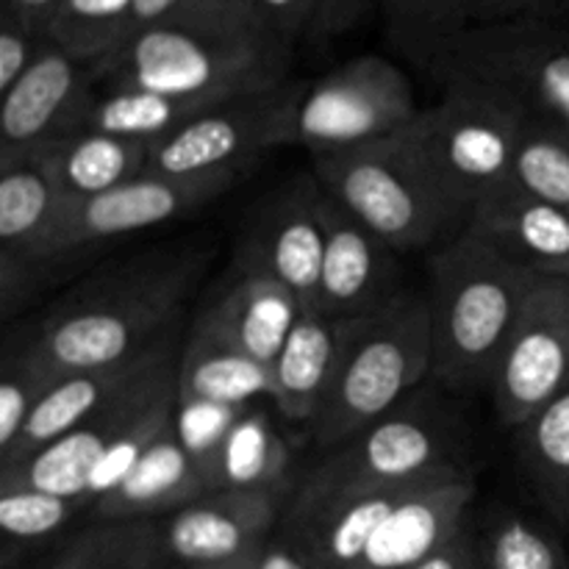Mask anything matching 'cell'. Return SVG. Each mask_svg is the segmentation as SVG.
<instances>
[{
  "mask_svg": "<svg viewBox=\"0 0 569 569\" xmlns=\"http://www.w3.org/2000/svg\"><path fill=\"white\" fill-rule=\"evenodd\" d=\"M256 559V556H253ZM253 559L250 561H237V565H222V567H206V569H253Z\"/></svg>",
  "mask_w": 569,
  "mask_h": 569,
  "instance_id": "47",
  "label": "cell"
},
{
  "mask_svg": "<svg viewBox=\"0 0 569 569\" xmlns=\"http://www.w3.org/2000/svg\"><path fill=\"white\" fill-rule=\"evenodd\" d=\"M465 231L520 270L569 278V209L515 181L483 194L467 214Z\"/></svg>",
  "mask_w": 569,
  "mask_h": 569,
  "instance_id": "19",
  "label": "cell"
},
{
  "mask_svg": "<svg viewBox=\"0 0 569 569\" xmlns=\"http://www.w3.org/2000/svg\"><path fill=\"white\" fill-rule=\"evenodd\" d=\"M178 356L181 353L161 361L126 392L117 395L109 406H103L98 415L50 442L48 448L37 450L20 465L3 467L0 483H17V487L39 489L59 498L87 500L89 481L100 461L111 453V448L122 442L153 411L178 400Z\"/></svg>",
  "mask_w": 569,
  "mask_h": 569,
  "instance_id": "12",
  "label": "cell"
},
{
  "mask_svg": "<svg viewBox=\"0 0 569 569\" xmlns=\"http://www.w3.org/2000/svg\"><path fill=\"white\" fill-rule=\"evenodd\" d=\"M209 492V478L187 453L176 426H170L122 478L120 487L92 506V520H164Z\"/></svg>",
  "mask_w": 569,
  "mask_h": 569,
  "instance_id": "25",
  "label": "cell"
},
{
  "mask_svg": "<svg viewBox=\"0 0 569 569\" xmlns=\"http://www.w3.org/2000/svg\"><path fill=\"white\" fill-rule=\"evenodd\" d=\"M50 44V33L0 9V92L20 81Z\"/></svg>",
  "mask_w": 569,
  "mask_h": 569,
  "instance_id": "39",
  "label": "cell"
},
{
  "mask_svg": "<svg viewBox=\"0 0 569 569\" xmlns=\"http://www.w3.org/2000/svg\"><path fill=\"white\" fill-rule=\"evenodd\" d=\"M192 3H198V0H133V33L167 20V17L176 14L178 9Z\"/></svg>",
  "mask_w": 569,
  "mask_h": 569,
  "instance_id": "46",
  "label": "cell"
},
{
  "mask_svg": "<svg viewBox=\"0 0 569 569\" xmlns=\"http://www.w3.org/2000/svg\"><path fill=\"white\" fill-rule=\"evenodd\" d=\"M39 569H167L161 520H92Z\"/></svg>",
  "mask_w": 569,
  "mask_h": 569,
  "instance_id": "30",
  "label": "cell"
},
{
  "mask_svg": "<svg viewBox=\"0 0 569 569\" xmlns=\"http://www.w3.org/2000/svg\"><path fill=\"white\" fill-rule=\"evenodd\" d=\"M209 264L200 248L150 250L81 283L28 348L59 376L122 365L176 333L183 303Z\"/></svg>",
  "mask_w": 569,
  "mask_h": 569,
  "instance_id": "2",
  "label": "cell"
},
{
  "mask_svg": "<svg viewBox=\"0 0 569 569\" xmlns=\"http://www.w3.org/2000/svg\"><path fill=\"white\" fill-rule=\"evenodd\" d=\"M61 198L33 161L0 170V287L3 309L26 292L33 270L44 267V248L59 217Z\"/></svg>",
  "mask_w": 569,
  "mask_h": 569,
  "instance_id": "23",
  "label": "cell"
},
{
  "mask_svg": "<svg viewBox=\"0 0 569 569\" xmlns=\"http://www.w3.org/2000/svg\"><path fill=\"white\" fill-rule=\"evenodd\" d=\"M211 489L283 492L292 489V448L270 415L256 406L239 415L209 470Z\"/></svg>",
  "mask_w": 569,
  "mask_h": 569,
  "instance_id": "28",
  "label": "cell"
},
{
  "mask_svg": "<svg viewBox=\"0 0 569 569\" xmlns=\"http://www.w3.org/2000/svg\"><path fill=\"white\" fill-rule=\"evenodd\" d=\"M431 309L422 295L400 292L383 309L353 320L331 392L309 437L320 448L348 445L431 376Z\"/></svg>",
  "mask_w": 569,
  "mask_h": 569,
  "instance_id": "5",
  "label": "cell"
},
{
  "mask_svg": "<svg viewBox=\"0 0 569 569\" xmlns=\"http://www.w3.org/2000/svg\"><path fill=\"white\" fill-rule=\"evenodd\" d=\"M483 569H569V553L515 511H495L476 531Z\"/></svg>",
  "mask_w": 569,
  "mask_h": 569,
  "instance_id": "35",
  "label": "cell"
},
{
  "mask_svg": "<svg viewBox=\"0 0 569 569\" xmlns=\"http://www.w3.org/2000/svg\"><path fill=\"white\" fill-rule=\"evenodd\" d=\"M569 383V278L533 276L492 381L500 420L520 428Z\"/></svg>",
  "mask_w": 569,
  "mask_h": 569,
  "instance_id": "13",
  "label": "cell"
},
{
  "mask_svg": "<svg viewBox=\"0 0 569 569\" xmlns=\"http://www.w3.org/2000/svg\"><path fill=\"white\" fill-rule=\"evenodd\" d=\"M511 181L537 198L569 209V137L553 128L526 126Z\"/></svg>",
  "mask_w": 569,
  "mask_h": 569,
  "instance_id": "37",
  "label": "cell"
},
{
  "mask_svg": "<svg viewBox=\"0 0 569 569\" xmlns=\"http://www.w3.org/2000/svg\"><path fill=\"white\" fill-rule=\"evenodd\" d=\"M422 483L381 487L342 476L320 461L295 483L278 531L300 545L320 569H353L395 506Z\"/></svg>",
  "mask_w": 569,
  "mask_h": 569,
  "instance_id": "11",
  "label": "cell"
},
{
  "mask_svg": "<svg viewBox=\"0 0 569 569\" xmlns=\"http://www.w3.org/2000/svg\"><path fill=\"white\" fill-rule=\"evenodd\" d=\"M426 72L442 89L492 100L522 126L553 128L569 137L567 17L470 26L433 56Z\"/></svg>",
  "mask_w": 569,
  "mask_h": 569,
  "instance_id": "4",
  "label": "cell"
},
{
  "mask_svg": "<svg viewBox=\"0 0 569 569\" xmlns=\"http://www.w3.org/2000/svg\"><path fill=\"white\" fill-rule=\"evenodd\" d=\"M378 9L392 48L422 70L450 39L470 28L467 0H378Z\"/></svg>",
  "mask_w": 569,
  "mask_h": 569,
  "instance_id": "33",
  "label": "cell"
},
{
  "mask_svg": "<svg viewBox=\"0 0 569 569\" xmlns=\"http://www.w3.org/2000/svg\"><path fill=\"white\" fill-rule=\"evenodd\" d=\"M133 37V0H61L50 42L67 56L100 67Z\"/></svg>",
  "mask_w": 569,
  "mask_h": 569,
  "instance_id": "32",
  "label": "cell"
},
{
  "mask_svg": "<svg viewBox=\"0 0 569 569\" xmlns=\"http://www.w3.org/2000/svg\"><path fill=\"white\" fill-rule=\"evenodd\" d=\"M317 194L320 187L315 178H300L292 187L276 192L250 217L237 244V261L278 278L298 295L306 311H315L317 306L326 256Z\"/></svg>",
  "mask_w": 569,
  "mask_h": 569,
  "instance_id": "17",
  "label": "cell"
},
{
  "mask_svg": "<svg viewBox=\"0 0 569 569\" xmlns=\"http://www.w3.org/2000/svg\"><path fill=\"white\" fill-rule=\"evenodd\" d=\"M476 483L461 467L442 472L400 500L353 569H417L467 526Z\"/></svg>",
  "mask_w": 569,
  "mask_h": 569,
  "instance_id": "20",
  "label": "cell"
},
{
  "mask_svg": "<svg viewBox=\"0 0 569 569\" xmlns=\"http://www.w3.org/2000/svg\"><path fill=\"white\" fill-rule=\"evenodd\" d=\"M306 81H292L267 92L222 100L159 139L150 148L148 172L156 176H209V172L253 167L270 150L295 144V111Z\"/></svg>",
  "mask_w": 569,
  "mask_h": 569,
  "instance_id": "9",
  "label": "cell"
},
{
  "mask_svg": "<svg viewBox=\"0 0 569 569\" xmlns=\"http://www.w3.org/2000/svg\"><path fill=\"white\" fill-rule=\"evenodd\" d=\"M569 0H467L470 26L515 20H565Z\"/></svg>",
  "mask_w": 569,
  "mask_h": 569,
  "instance_id": "40",
  "label": "cell"
},
{
  "mask_svg": "<svg viewBox=\"0 0 569 569\" xmlns=\"http://www.w3.org/2000/svg\"><path fill=\"white\" fill-rule=\"evenodd\" d=\"M59 6L61 0H3L0 9L20 17V20L33 22V26L44 28L50 33V22H53V14L59 11Z\"/></svg>",
  "mask_w": 569,
  "mask_h": 569,
  "instance_id": "45",
  "label": "cell"
},
{
  "mask_svg": "<svg viewBox=\"0 0 569 569\" xmlns=\"http://www.w3.org/2000/svg\"><path fill=\"white\" fill-rule=\"evenodd\" d=\"M292 44L248 0H198L142 28L98 67L100 89H144L222 103L289 81Z\"/></svg>",
  "mask_w": 569,
  "mask_h": 569,
  "instance_id": "1",
  "label": "cell"
},
{
  "mask_svg": "<svg viewBox=\"0 0 569 569\" xmlns=\"http://www.w3.org/2000/svg\"><path fill=\"white\" fill-rule=\"evenodd\" d=\"M315 181L395 253L422 250L465 217L437 192L398 137L317 156Z\"/></svg>",
  "mask_w": 569,
  "mask_h": 569,
  "instance_id": "6",
  "label": "cell"
},
{
  "mask_svg": "<svg viewBox=\"0 0 569 569\" xmlns=\"http://www.w3.org/2000/svg\"><path fill=\"white\" fill-rule=\"evenodd\" d=\"M253 569H320L317 561L306 553L300 545H295L287 533L276 531L264 542V548L256 553Z\"/></svg>",
  "mask_w": 569,
  "mask_h": 569,
  "instance_id": "44",
  "label": "cell"
},
{
  "mask_svg": "<svg viewBox=\"0 0 569 569\" xmlns=\"http://www.w3.org/2000/svg\"><path fill=\"white\" fill-rule=\"evenodd\" d=\"M303 311L298 295L278 278L233 259L228 289L198 317V326L272 367Z\"/></svg>",
  "mask_w": 569,
  "mask_h": 569,
  "instance_id": "21",
  "label": "cell"
},
{
  "mask_svg": "<svg viewBox=\"0 0 569 569\" xmlns=\"http://www.w3.org/2000/svg\"><path fill=\"white\" fill-rule=\"evenodd\" d=\"M533 272L467 231L431 259V376L456 392L492 387Z\"/></svg>",
  "mask_w": 569,
  "mask_h": 569,
  "instance_id": "3",
  "label": "cell"
},
{
  "mask_svg": "<svg viewBox=\"0 0 569 569\" xmlns=\"http://www.w3.org/2000/svg\"><path fill=\"white\" fill-rule=\"evenodd\" d=\"M522 122L481 94L442 89L400 139L437 192L465 217L492 189L511 181Z\"/></svg>",
  "mask_w": 569,
  "mask_h": 569,
  "instance_id": "7",
  "label": "cell"
},
{
  "mask_svg": "<svg viewBox=\"0 0 569 569\" xmlns=\"http://www.w3.org/2000/svg\"><path fill=\"white\" fill-rule=\"evenodd\" d=\"M176 353L178 337L170 333V337L161 339L159 345L144 350L142 356H133V359L122 361V365L61 376L59 381L50 387V392L44 395L42 403L37 406V411L31 415V420H28L26 431L17 439L14 448L6 456H0V470L11 465H20V461H26L28 456H33L37 450L48 448L50 442H56V439H61L64 433H70L72 428H78L81 422H87L89 417L98 415V411L103 409V406H109L117 395L126 392L131 383H137L139 378L148 376L153 367H159L161 361H167Z\"/></svg>",
  "mask_w": 569,
  "mask_h": 569,
  "instance_id": "22",
  "label": "cell"
},
{
  "mask_svg": "<svg viewBox=\"0 0 569 569\" xmlns=\"http://www.w3.org/2000/svg\"><path fill=\"white\" fill-rule=\"evenodd\" d=\"M248 172L250 167L209 172V176L142 172L133 181L120 183L98 198H64L53 231H50L48 248H44V264L203 209L211 200L222 198L228 189L237 187Z\"/></svg>",
  "mask_w": 569,
  "mask_h": 569,
  "instance_id": "10",
  "label": "cell"
},
{
  "mask_svg": "<svg viewBox=\"0 0 569 569\" xmlns=\"http://www.w3.org/2000/svg\"><path fill=\"white\" fill-rule=\"evenodd\" d=\"M150 148L153 144L142 139L83 128L44 144L31 161L48 176L61 198L89 200L148 172Z\"/></svg>",
  "mask_w": 569,
  "mask_h": 569,
  "instance_id": "26",
  "label": "cell"
},
{
  "mask_svg": "<svg viewBox=\"0 0 569 569\" xmlns=\"http://www.w3.org/2000/svg\"><path fill=\"white\" fill-rule=\"evenodd\" d=\"M517 453L539 503L569 526V383L517 428Z\"/></svg>",
  "mask_w": 569,
  "mask_h": 569,
  "instance_id": "29",
  "label": "cell"
},
{
  "mask_svg": "<svg viewBox=\"0 0 569 569\" xmlns=\"http://www.w3.org/2000/svg\"><path fill=\"white\" fill-rule=\"evenodd\" d=\"M350 322L353 320H333L320 311H303L295 322L281 356L270 367V400L289 426L306 428L309 433L315 428L331 392Z\"/></svg>",
  "mask_w": 569,
  "mask_h": 569,
  "instance_id": "24",
  "label": "cell"
},
{
  "mask_svg": "<svg viewBox=\"0 0 569 569\" xmlns=\"http://www.w3.org/2000/svg\"><path fill=\"white\" fill-rule=\"evenodd\" d=\"M317 211L326 237V256L315 311L333 320H359L398 298L403 289L398 287L395 250L322 189L317 194Z\"/></svg>",
  "mask_w": 569,
  "mask_h": 569,
  "instance_id": "18",
  "label": "cell"
},
{
  "mask_svg": "<svg viewBox=\"0 0 569 569\" xmlns=\"http://www.w3.org/2000/svg\"><path fill=\"white\" fill-rule=\"evenodd\" d=\"M98 94V67L50 42L20 81L0 92V170L31 161L44 144L83 131Z\"/></svg>",
  "mask_w": 569,
  "mask_h": 569,
  "instance_id": "14",
  "label": "cell"
},
{
  "mask_svg": "<svg viewBox=\"0 0 569 569\" xmlns=\"http://www.w3.org/2000/svg\"><path fill=\"white\" fill-rule=\"evenodd\" d=\"M420 114L415 87L395 61L361 53L306 83L295 111V144L317 156L398 137Z\"/></svg>",
  "mask_w": 569,
  "mask_h": 569,
  "instance_id": "8",
  "label": "cell"
},
{
  "mask_svg": "<svg viewBox=\"0 0 569 569\" xmlns=\"http://www.w3.org/2000/svg\"><path fill=\"white\" fill-rule=\"evenodd\" d=\"M248 6L270 31H276L292 48L298 39L311 37L320 11V0H248Z\"/></svg>",
  "mask_w": 569,
  "mask_h": 569,
  "instance_id": "41",
  "label": "cell"
},
{
  "mask_svg": "<svg viewBox=\"0 0 569 569\" xmlns=\"http://www.w3.org/2000/svg\"><path fill=\"white\" fill-rule=\"evenodd\" d=\"M417 569H483L476 531L470 526L456 531L431 559L422 561Z\"/></svg>",
  "mask_w": 569,
  "mask_h": 569,
  "instance_id": "43",
  "label": "cell"
},
{
  "mask_svg": "<svg viewBox=\"0 0 569 569\" xmlns=\"http://www.w3.org/2000/svg\"><path fill=\"white\" fill-rule=\"evenodd\" d=\"M59 378V372L33 356L28 339L6 350L0 370V456L14 448L37 406Z\"/></svg>",
  "mask_w": 569,
  "mask_h": 569,
  "instance_id": "36",
  "label": "cell"
},
{
  "mask_svg": "<svg viewBox=\"0 0 569 569\" xmlns=\"http://www.w3.org/2000/svg\"><path fill=\"white\" fill-rule=\"evenodd\" d=\"M372 9H378V0H320L317 22L311 28V42L326 44L342 33L353 31Z\"/></svg>",
  "mask_w": 569,
  "mask_h": 569,
  "instance_id": "42",
  "label": "cell"
},
{
  "mask_svg": "<svg viewBox=\"0 0 569 569\" xmlns=\"http://www.w3.org/2000/svg\"><path fill=\"white\" fill-rule=\"evenodd\" d=\"M295 489V487H292ZM214 489L161 520L167 567L206 569L250 561L281 526L292 495Z\"/></svg>",
  "mask_w": 569,
  "mask_h": 569,
  "instance_id": "15",
  "label": "cell"
},
{
  "mask_svg": "<svg viewBox=\"0 0 569 569\" xmlns=\"http://www.w3.org/2000/svg\"><path fill=\"white\" fill-rule=\"evenodd\" d=\"M92 515L87 500L59 498L39 489L0 483V531L6 550H28L59 537L81 515Z\"/></svg>",
  "mask_w": 569,
  "mask_h": 569,
  "instance_id": "34",
  "label": "cell"
},
{
  "mask_svg": "<svg viewBox=\"0 0 569 569\" xmlns=\"http://www.w3.org/2000/svg\"><path fill=\"white\" fill-rule=\"evenodd\" d=\"M453 445L448 420L428 400L406 398L398 409L333 450L326 465L356 481L406 487L456 470Z\"/></svg>",
  "mask_w": 569,
  "mask_h": 569,
  "instance_id": "16",
  "label": "cell"
},
{
  "mask_svg": "<svg viewBox=\"0 0 569 569\" xmlns=\"http://www.w3.org/2000/svg\"><path fill=\"white\" fill-rule=\"evenodd\" d=\"M211 106L217 103L172 98L144 89H100L83 128L156 144Z\"/></svg>",
  "mask_w": 569,
  "mask_h": 569,
  "instance_id": "31",
  "label": "cell"
},
{
  "mask_svg": "<svg viewBox=\"0 0 569 569\" xmlns=\"http://www.w3.org/2000/svg\"><path fill=\"white\" fill-rule=\"evenodd\" d=\"M272 370L248 353L214 337L194 322L178 356V398L209 400L222 406H253L270 400Z\"/></svg>",
  "mask_w": 569,
  "mask_h": 569,
  "instance_id": "27",
  "label": "cell"
},
{
  "mask_svg": "<svg viewBox=\"0 0 569 569\" xmlns=\"http://www.w3.org/2000/svg\"><path fill=\"white\" fill-rule=\"evenodd\" d=\"M244 409H248V406H222L209 403V400L178 398L172 426H176L178 439H181V445L187 448V453L198 461V467L203 470L206 478H209L211 461H214L222 439L228 437V431H231L233 422L239 420V415H242ZM211 492H214V489H211Z\"/></svg>",
  "mask_w": 569,
  "mask_h": 569,
  "instance_id": "38",
  "label": "cell"
}]
</instances>
